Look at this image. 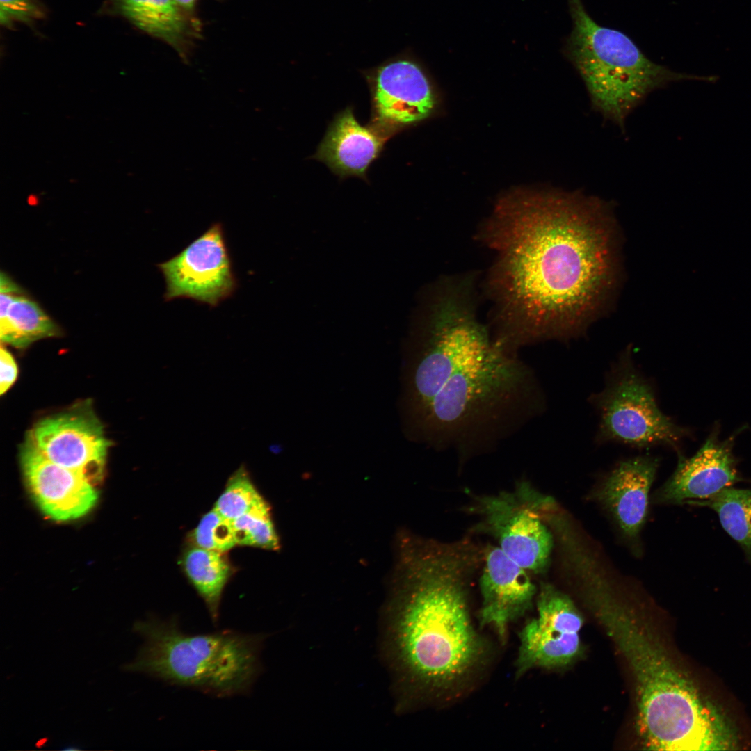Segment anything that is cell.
Instances as JSON below:
<instances>
[{
  "label": "cell",
  "instance_id": "obj_9",
  "mask_svg": "<svg viewBox=\"0 0 751 751\" xmlns=\"http://www.w3.org/2000/svg\"><path fill=\"white\" fill-rule=\"evenodd\" d=\"M554 503L521 481L512 491L476 496L474 512L480 517L476 530L492 536L503 552L528 572L544 573L554 539L542 517Z\"/></svg>",
  "mask_w": 751,
  "mask_h": 751
},
{
  "label": "cell",
  "instance_id": "obj_17",
  "mask_svg": "<svg viewBox=\"0 0 751 751\" xmlns=\"http://www.w3.org/2000/svg\"><path fill=\"white\" fill-rule=\"evenodd\" d=\"M389 136L373 124L361 125L348 106L335 115L312 158L341 179L353 176L366 180L370 165Z\"/></svg>",
  "mask_w": 751,
  "mask_h": 751
},
{
  "label": "cell",
  "instance_id": "obj_28",
  "mask_svg": "<svg viewBox=\"0 0 751 751\" xmlns=\"http://www.w3.org/2000/svg\"><path fill=\"white\" fill-rule=\"evenodd\" d=\"M0 289L1 293H17L19 291L17 285L3 273L1 274Z\"/></svg>",
  "mask_w": 751,
  "mask_h": 751
},
{
  "label": "cell",
  "instance_id": "obj_23",
  "mask_svg": "<svg viewBox=\"0 0 751 751\" xmlns=\"http://www.w3.org/2000/svg\"><path fill=\"white\" fill-rule=\"evenodd\" d=\"M236 544L277 550L279 539L266 503L230 521Z\"/></svg>",
  "mask_w": 751,
  "mask_h": 751
},
{
  "label": "cell",
  "instance_id": "obj_12",
  "mask_svg": "<svg viewBox=\"0 0 751 751\" xmlns=\"http://www.w3.org/2000/svg\"><path fill=\"white\" fill-rule=\"evenodd\" d=\"M371 97L373 123L389 134L419 122L436 104L422 65L405 52L363 72Z\"/></svg>",
  "mask_w": 751,
  "mask_h": 751
},
{
  "label": "cell",
  "instance_id": "obj_2",
  "mask_svg": "<svg viewBox=\"0 0 751 751\" xmlns=\"http://www.w3.org/2000/svg\"><path fill=\"white\" fill-rule=\"evenodd\" d=\"M483 558L484 549L468 538L407 540L390 639L396 661L414 684L444 691L482 662L485 645L471 622L468 590Z\"/></svg>",
  "mask_w": 751,
  "mask_h": 751
},
{
  "label": "cell",
  "instance_id": "obj_26",
  "mask_svg": "<svg viewBox=\"0 0 751 751\" xmlns=\"http://www.w3.org/2000/svg\"><path fill=\"white\" fill-rule=\"evenodd\" d=\"M44 15L35 0H0V22L6 27H11L16 22L32 23Z\"/></svg>",
  "mask_w": 751,
  "mask_h": 751
},
{
  "label": "cell",
  "instance_id": "obj_21",
  "mask_svg": "<svg viewBox=\"0 0 751 751\" xmlns=\"http://www.w3.org/2000/svg\"><path fill=\"white\" fill-rule=\"evenodd\" d=\"M122 14L143 31L173 46L186 30L184 10L175 0H120Z\"/></svg>",
  "mask_w": 751,
  "mask_h": 751
},
{
  "label": "cell",
  "instance_id": "obj_29",
  "mask_svg": "<svg viewBox=\"0 0 751 751\" xmlns=\"http://www.w3.org/2000/svg\"><path fill=\"white\" fill-rule=\"evenodd\" d=\"M176 3L184 11H190L193 9L197 0H175Z\"/></svg>",
  "mask_w": 751,
  "mask_h": 751
},
{
  "label": "cell",
  "instance_id": "obj_4",
  "mask_svg": "<svg viewBox=\"0 0 751 751\" xmlns=\"http://www.w3.org/2000/svg\"><path fill=\"white\" fill-rule=\"evenodd\" d=\"M545 406L533 369L494 343L483 359L450 378L402 430L407 439L451 449L464 461L494 449Z\"/></svg>",
  "mask_w": 751,
  "mask_h": 751
},
{
  "label": "cell",
  "instance_id": "obj_25",
  "mask_svg": "<svg viewBox=\"0 0 751 751\" xmlns=\"http://www.w3.org/2000/svg\"><path fill=\"white\" fill-rule=\"evenodd\" d=\"M193 539L197 547L220 552L236 544L230 521L216 508L203 516L193 533Z\"/></svg>",
  "mask_w": 751,
  "mask_h": 751
},
{
  "label": "cell",
  "instance_id": "obj_18",
  "mask_svg": "<svg viewBox=\"0 0 751 751\" xmlns=\"http://www.w3.org/2000/svg\"><path fill=\"white\" fill-rule=\"evenodd\" d=\"M659 467L656 458L642 455L620 462L598 493L624 534L636 537L646 519L649 494Z\"/></svg>",
  "mask_w": 751,
  "mask_h": 751
},
{
  "label": "cell",
  "instance_id": "obj_22",
  "mask_svg": "<svg viewBox=\"0 0 751 751\" xmlns=\"http://www.w3.org/2000/svg\"><path fill=\"white\" fill-rule=\"evenodd\" d=\"M693 505L709 507L718 514L722 527L740 545L751 564V487L732 486Z\"/></svg>",
  "mask_w": 751,
  "mask_h": 751
},
{
  "label": "cell",
  "instance_id": "obj_15",
  "mask_svg": "<svg viewBox=\"0 0 751 751\" xmlns=\"http://www.w3.org/2000/svg\"><path fill=\"white\" fill-rule=\"evenodd\" d=\"M736 434L720 441L715 428L695 455L688 458L680 455L676 469L657 491L654 501L693 505L741 481L732 451Z\"/></svg>",
  "mask_w": 751,
  "mask_h": 751
},
{
  "label": "cell",
  "instance_id": "obj_14",
  "mask_svg": "<svg viewBox=\"0 0 751 751\" xmlns=\"http://www.w3.org/2000/svg\"><path fill=\"white\" fill-rule=\"evenodd\" d=\"M28 487L41 511L58 522L80 518L95 506L98 492L83 474L48 459L28 437L21 449Z\"/></svg>",
  "mask_w": 751,
  "mask_h": 751
},
{
  "label": "cell",
  "instance_id": "obj_13",
  "mask_svg": "<svg viewBox=\"0 0 751 751\" xmlns=\"http://www.w3.org/2000/svg\"><path fill=\"white\" fill-rule=\"evenodd\" d=\"M29 435L54 463L83 474L91 482L101 478L111 442L88 402L42 419Z\"/></svg>",
  "mask_w": 751,
  "mask_h": 751
},
{
  "label": "cell",
  "instance_id": "obj_16",
  "mask_svg": "<svg viewBox=\"0 0 751 751\" xmlns=\"http://www.w3.org/2000/svg\"><path fill=\"white\" fill-rule=\"evenodd\" d=\"M484 565L479 579L481 606L479 622L490 627L504 639L508 625L531 608L537 588L528 571L498 546L484 549Z\"/></svg>",
  "mask_w": 751,
  "mask_h": 751
},
{
  "label": "cell",
  "instance_id": "obj_1",
  "mask_svg": "<svg viewBox=\"0 0 751 751\" xmlns=\"http://www.w3.org/2000/svg\"><path fill=\"white\" fill-rule=\"evenodd\" d=\"M608 211L579 191L515 189L501 196L485 237L496 253L493 340L527 345L583 331L613 280Z\"/></svg>",
  "mask_w": 751,
  "mask_h": 751
},
{
  "label": "cell",
  "instance_id": "obj_3",
  "mask_svg": "<svg viewBox=\"0 0 751 751\" xmlns=\"http://www.w3.org/2000/svg\"><path fill=\"white\" fill-rule=\"evenodd\" d=\"M577 581L634 676L638 729L645 747L663 751L722 748V729L714 713L675 667L645 620L620 600L597 567L583 572Z\"/></svg>",
  "mask_w": 751,
  "mask_h": 751
},
{
  "label": "cell",
  "instance_id": "obj_8",
  "mask_svg": "<svg viewBox=\"0 0 751 751\" xmlns=\"http://www.w3.org/2000/svg\"><path fill=\"white\" fill-rule=\"evenodd\" d=\"M590 400L599 417V443L635 448L660 445L677 450L689 434L660 410L652 386L636 368L630 350L618 357L604 388Z\"/></svg>",
  "mask_w": 751,
  "mask_h": 751
},
{
  "label": "cell",
  "instance_id": "obj_11",
  "mask_svg": "<svg viewBox=\"0 0 751 751\" xmlns=\"http://www.w3.org/2000/svg\"><path fill=\"white\" fill-rule=\"evenodd\" d=\"M538 615L519 633L517 673L567 665L580 651L583 618L572 600L553 585L541 583Z\"/></svg>",
  "mask_w": 751,
  "mask_h": 751
},
{
  "label": "cell",
  "instance_id": "obj_7",
  "mask_svg": "<svg viewBox=\"0 0 751 751\" xmlns=\"http://www.w3.org/2000/svg\"><path fill=\"white\" fill-rule=\"evenodd\" d=\"M461 289L437 298L431 312L411 327L403 345L399 412L402 426L413 420L456 372L493 348Z\"/></svg>",
  "mask_w": 751,
  "mask_h": 751
},
{
  "label": "cell",
  "instance_id": "obj_19",
  "mask_svg": "<svg viewBox=\"0 0 751 751\" xmlns=\"http://www.w3.org/2000/svg\"><path fill=\"white\" fill-rule=\"evenodd\" d=\"M1 341L24 348L44 338L60 333L57 325L36 302L13 293H1Z\"/></svg>",
  "mask_w": 751,
  "mask_h": 751
},
{
  "label": "cell",
  "instance_id": "obj_6",
  "mask_svg": "<svg viewBox=\"0 0 751 751\" xmlns=\"http://www.w3.org/2000/svg\"><path fill=\"white\" fill-rule=\"evenodd\" d=\"M567 2L573 26L565 56L583 79L593 110L620 129L652 92L672 81L702 79L654 63L624 33L596 23L581 0Z\"/></svg>",
  "mask_w": 751,
  "mask_h": 751
},
{
  "label": "cell",
  "instance_id": "obj_5",
  "mask_svg": "<svg viewBox=\"0 0 751 751\" xmlns=\"http://www.w3.org/2000/svg\"><path fill=\"white\" fill-rule=\"evenodd\" d=\"M133 629L144 643L124 666L127 671L221 697L248 693L261 672L266 635L227 629L187 633L174 618L138 621Z\"/></svg>",
  "mask_w": 751,
  "mask_h": 751
},
{
  "label": "cell",
  "instance_id": "obj_10",
  "mask_svg": "<svg viewBox=\"0 0 751 751\" xmlns=\"http://www.w3.org/2000/svg\"><path fill=\"white\" fill-rule=\"evenodd\" d=\"M158 267L165 280L166 301L186 298L216 307L237 286L220 223Z\"/></svg>",
  "mask_w": 751,
  "mask_h": 751
},
{
  "label": "cell",
  "instance_id": "obj_27",
  "mask_svg": "<svg viewBox=\"0 0 751 751\" xmlns=\"http://www.w3.org/2000/svg\"><path fill=\"white\" fill-rule=\"evenodd\" d=\"M0 394L3 395L13 385L18 373L15 359L3 346L0 349Z\"/></svg>",
  "mask_w": 751,
  "mask_h": 751
},
{
  "label": "cell",
  "instance_id": "obj_20",
  "mask_svg": "<svg viewBox=\"0 0 751 751\" xmlns=\"http://www.w3.org/2000/svg\"><path fill=\"white\" fill-rule=\"evenodd\" d=\"M183 565L216 624L222 593L230 573L228 563L222 552L195 546L184 553Z\"/></svg>",
  "mask_w": 751,
  "mask_h": 751
},
{
  "label": "cell",
  "instance_id": "obj_24",
  "mask_svg": "<svg viewBox=\"0 0 751 751\" xmlns=\"http://www.w3.org/2000/svg\"><path fill=\"white\" fill-rule=\"evenodd\" d=\"M265 503L246 469L241 467L229 478L214 508L223 517L232 521Z\"/></svg>",
  "mask_w": 751,
  "mask_h": 751
}]
</instances>
